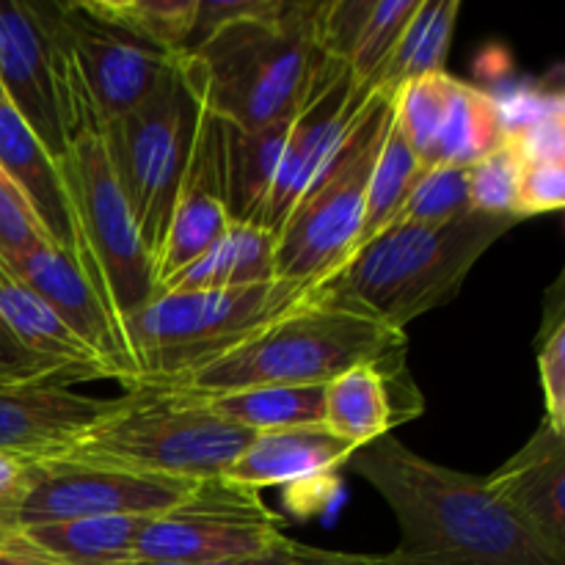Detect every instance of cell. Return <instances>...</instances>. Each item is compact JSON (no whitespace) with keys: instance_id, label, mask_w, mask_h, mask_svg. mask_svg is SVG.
<instances>
[{"instance_id":"1","label":"cell","mask_w":565,"mask_h":565,"mask_svg":"<svg viewBox=\"0 0 565 565\" xmlns=\"http://www.w3.org/2000/svg\"><path fill=\"white\" fill-rule=\"evenodd\" d=\"M401 527L397 555L412 565H565L489 478L441 467L386 434L348 461Z\"/></svg>"},{"instance_id":"2","label":"cell","mask_w":565,"mask_h":565,"mask_svg":"<svg viewBox=\"0 0 565 565\" xmlns=\"http://www.w3.org/2000/svg\"><path fill=\"white\" fill-rule=\"evenodd\" d=\"M406 334L373 315L312 292L226 356L160 386L177 395H221L254 386H320L353 367H401Z\"/></svg>"},{"instance_id":"3","label":"cell","mask_w":565,"mask_h":565,"mask_svg":"<svg viewBox=\"0 0 565 565\" xmlns=\"http://www.w3.org/2000/svg\"><path fill=\"white\" fill-rule=\"evenodd\" d=\"M320 3L285 0L276 14L235 20L180 53L182 72L204 105L237 130H259L296 114L320 61Z\"/></svg>"},{"instance_id":"4","label":"cell","mask_w":565,"mask_h":565,"mask_svg":"<svg viewBox=\"0 0 565 565\" xmlns=\"http://www.w3.org/2000/svg\"><path fill=\"white\" fill-rule=\"evenodd\" d=\"M519 221L469 210L445 224H392L315 292L406 331L412 320L450 303L472 265Z\"/></svg>"},{"instance_id":"5","label":"cell","mask_w":565,"mask_h":565,"mask_svg":"<svg viewBox=\"0 0 565 565\" xmlns=\"http://www.w3.org/2000/svg\"><path fill=\"white\" fill-rule=\"evenodd\" d=\"M312 292L281 279L237 290H160L121 329L132 362L127 390L160 386L226 356Z\"/></svg>"},{"instance_id":"6","label":"cell","mask_w":565,"mask_h":565,"mask_svg":"<svg viewBox=\"0 0 565 565\" xmlns=\"http://www.w3.org/2000/svg\"><path fill=\"white\" fill-rule=\"evenodd\" d=\"M99 125L103 121L94 108L77 110L66 152L55 163L70 199L75 263L97 287L121 334L127 320L158 296V279L152 254L110 166Z\"/></svg>"},{"instance_id":"7","label":"cell","mask_w":565,"mask_h":565,"mask_svg":"<svg viewBox=\"0 0 565 565\" xmlns=\"http://www.w3.org/2000/svg\"><path fill=\"white\" fill-rule=\"evenodd\" d=\"M254 436L204 412L185 395L127 390L116 412L99 419L58 458L202 483L224 478Z\"/></svg>"},{"instance_id":"8","label":"cell","mask_w":565,"mask_h":565,"mask_svg":"<svg viewBox=\"0 0 565 565\" xmlns=\"http://www.w3.org/2000/svg\"><path fill=\"white\" fill-rule=\"evenodd\" d=\"M392 94L375 92L340 160L276 230V279L318 290L351 263L362 230L370 177L392 125Z\"/></svg>"},{"instance_id":"9","label":"cell","mask_w":565,"mask_h":565,"mask_svg":"<svg viewBox=\"0 0 565 565\" xmlns=\"http://www.w3.org/2000/svg\"><path fill=\"white\" fill-rule=\"evenodd\" d=\"M196 121L199 97L177 53L158 88L138 108L99 125L110 166L136 215L152 263L169 230L177 191L196 138Z\"/></svg>"},{"instance_id":"10","label":"cell","mask_w":565,"mask_h":565,"mask_svg":"<svg viewBox=\"0 0 565 565\" xmlns=\"http://www.w3.org/2000/svg\"><path fill=\"white\" fill-rule=\"evenodd\" d=\"M285 519L259 491L232 480H202L171 511L149 519L138 535L136 561L221 563L268 557L287 546Z\"/></svg>"},{"instance_id":"11","label":"cell","mask_w":565,"mask_h":565,"mask_svg":"<svg viewBox=\"0 0 565 565\" xmlns=\"http://www.w3.org/2000/svg\"><path fill=\"white\" fill-rule=\"evenodd\" d=\"M0 86L55 160L70 143L61 3L0 0Z\"/></svg>"},{"instance_id":"12","label":"cell","mask_w":565,"mask_h":565,"mask_svg":"<svg viewBox=\"0 0 565 565\" xmlns=\"http://www.w3.org/2000/svg\"><path fill=\"white\" fill-rule=\"evenodd\" d=\"M373 97L375 88L359 83L351 66L329 55L320 61L312 88L298 108L290 138L281 152L279 171L259 221L263 230L276 235L296 204L329 174Z\"/></svg>"},{"instance_id":"13","label":"cell","mask_w":565,"mask_h":565,"mask_svg":"<svg viewBox=\"0 0 565 565\" xmlns=\"http://www.w3.org/2000/svg\"><path fill=\"white\" fill-rule=\"evenodd\" d=\"M193 486L196 483L188 480L149 478L70 458H47L39 461L36 478L17 508L11 530L94 516H160L180 505Z\"/></svg>"},{"instance_id":"14","label":"cell","mask_w":565,"mask_h":565,"mask_svg":"<svg viewBox=\"0 0 565 565\" xmlns=\"http://www.w3.org/2000/svg\"><path fill=\"white\" fill-rule=\"evenodd\" d=\"M66 47L99 121L138 108L158 88L174 55L108 25L81 3H61Z\"/></svg>"},{"instance_id":"15","label":"cell","mask_w":565,"mask_h":565,"mask_svg":"<svg viewBox=\"0 0 565 565\" xmlns=\"http://www.w3.org/2000/svg\"><path fill=\"white\" fill-rule=\"evenodd\" d=\"M230 226L232 218L226 213L224 174H221V119L199 99L196 138L177 191L163 246L154 259L158 287L202 257L218 237H224Z\"/></svg>"},{"instance_id":"16","label":"cell","mask_w":565,"mask_h":565,"mask_svg":"<svg viewBox=\"0 0 565 565\" xmlns=\"http://www.w3.org/2000/svg\"><path fill=\"white\" fill-rule=\"evenodd\" d=\"M9 268L103 359L116 381L132 379V362L125 351L119 329L105 309L97 287L92 285L72 254L55 243L9 259Z\"/></svg>"},{"instance_id":"17","label":"cell","mask_w":565,"mask_h":565,"mask_svg":"<svg viewBox=\"0 0 565 565\" xmlns=\"http://www.w3.org/2000/svg\"><path fill=\"white\" fill-rule=\"evenodd\" d=\"M116 406L119 397H88L61 384L0 386V452L58 458Z\"/></svg>"},{"instance_id":"18","label":"cell","mask_w":565,"mask_h":565,"mask_svg":"<svg viewBox=\"0 0 565 565\" xmlns=\"http://www.w3.org/2000/svg\"><path fill=\"white\" fill-rule=\"evenodd\" d=\"M489 483L565 557V428L544 419L533 439L489 475Z\"/></svg>"},{"instance_id":"19","label":"cell","mask_w":565,"mask_h":565,"mask_svg":"<svg viewBox=\"0 0 565 565\" xmlns=\"http://www.w3.org/2000/svg\"><path fill=\"white\" fill-rule=\"evenodd\" d=\"M353 452L356 447L331 434L326 425L265 430L248 441L224 478L254 491L276 489V486L292 489V486L334 478L337 469L348 467Z\"/></svg>"},{"instance_id":"20","label":"cell","mask_w":565,"mask_h":565,"mask_svg":"<svg viewBox=\"0 0 565 565\" xmlns=\"http://www.w3.org/2000/svg\"><path fill=\"white\" fill-rule=\"evenodd\" d=\"M154 516H94L0 535V552L50 565H125L136 561L138 535Z\"/></svg>"},{"instance_id":"21","label":"cell","mask_w":565,"mask_h":565,"mask_svg":"<svg viewBox=\"0 0 565 565\" xmlns=\"http://www.w3.org/2000/svg\"><path fill=\"white\" fill-rule=\"evenodd\" d=\"M298 114V110H296ZM296 114L259 130H237L221 121V174L226 213L235 224L259 226L279 171L281 152L290 138Z\"/></svg>"},{"instance_id":"22","label":"cell","mask_w":565,"mask_h":565,"mask_svg":"<svg viewBox=\"0 0 565 565\" xmlns=\"http://www.w3.org/2000/svg\"><path fill=\"white\" fill-rule=\"evenodd\" d=\"M0 166L25 193L55 246L75 257L70 199L58 163L9 103L0 108Z\"/></svg>"},{"instance_id":"23","label":"cell","mask_w":565,"mask_h":565,"mask_svg":"<svg viewBox=\"0 0 565 565\" xmlns=\"http://www.w3.org/2000/svg\"><path fill=\"white\" fill-rule=\"evenodd\" d=\"M0 318L36 356L66 364L86 381L114 379L108 364L9 268L3 257H0Z\"/></svg>"},{"instance_id":"24","label":"cell","mask_w":565,"mask_h":565,"mask_svg":"<svg viewBox=\"0 0 565 565\" xmlns=\"http://www.w3.org/2000/svg\"><path fill=\"white\" fill-rule=\"evenodd\" d=\"M274 232L254 224H235L232 221L224 237L213 243L207 252L191 265L166 279L160 290H237V287L265 285L276 279L274 265Z\"/></svg>"},{"instance_id":"25","label":"cell","mask_w":565,"mask_h":565,"mask_svg":"<svg viewBox=\"0 0 565 565\" xmlns=\"http://www.w3.org/2000/svg\"><path fill=\"white\" fill-rule=\"evenodd\" d=\"M508 138V121L502 103L486 88L452 77L447 92L445 119L430 147L425 166H458L472 169L475 163L502 147Z\"/></svg>"},{"instance_id":"26","label":"cell","mask_w":565,"mask_h":565,"mask_svg":"<svg viewBox=\"0 0 565 565\" xmlns=\"http://www.w3.org/2000/svg\"><path fill=\"white\" fill-rule=\"evenodd\" d=\"M177 395V392H174ZM196 401L204 412L226 419L232 425L265 434V430L307 428L323 425L326 384L320 386H254L221 395H185Z\"/></svg>"},{"instance_id":"27","label":"cell","mask_w":565,"mask_h":565,"mask_svg":"<svg viewBox=\"0 0 565 565\" xmlns=\"http://www.w3.org/2000/svg\"><path fill=\"white\" fill-rule=\"evenodd\" d=\"M401 423L386 390V373L379 367H353L326 384L323 425L351 447L381 439Z\"/></svg>"},{"instance_id":"28","label":"cell","mask_w":565,"mask_h":565,"mask_svg":"<svg viewBox=\"0 0 565 565\" xmlns=\"http://www.w3.org/2000/svg\"><path fill=\"white\" fill-rule=\"evenodd\" d=\"M458 14H461L458 0H419L395 53L373 81L375 92L395 94L406 83L445 72Z\"/></svg>"},{"instance_id":"29","label":"cell","mask_w":565,"mask_h":565,"mask_svg":"<svg viewBox=\"0 0 565 565\" xmlns=\"http://www.w3.org/2000/svg\"><path fill=\"white\" fill-rule=\"evenodd\" d=\"M425 163L419 154L414 152L412 143L395 125V114H392V125L386 130L384 143H381L379 160H375L373 177L367 185V199H364V218L362 230H359L356 246H353V257L367 246L373 237L390 230L401 215L403 204H406L408 193H412L414 182L423 174ZM351 257V259H353Z\"/></svg>"},{"instance_id":"30","label":"cell","mask_w":565,"mask_h":565,"mask_svg":"<svg viewBox=\"0 0 565 565\" xmlns=\"http://www.w3.org/2000/svg\"><path fill=\"white\" fill-rule=\"evenodd\" d=\"M81 6L97 20L174 55L188 50L199 0H99Z\"/></svg>"},{"instance_id":"31","label":"cell","mask_w":565,"mask_h":565,"mask_svg":"<svg viewBox=\"0 0 565 565\" xmlns=\"http://www.w3.org/2000/svg\"><path fill=\"white\" fill-rule=\"evenodd\" d=\"M469 210V169L425 166L395 224H445L461 218Z\"/></svg>"},{"instance_id":"32","label":"cell","mask_w":565,"mask_h":565,"mask_svg":"<svg viewBox=\"0 0 565 565\" xmlns=\"http://www.w3.org/2000/svg\"><path fill=\"white\" fill-rule=\"evenodd\" d=\"M417 6L419 0H373V9L364 20L356 47H353L351 61H348L359 83L373 86V81L395 53L397 42H401Z\"/></svg>"},{"instance_id":"33","label":"cell","mask_w":565,"mask_h":565,"mask_svg":"<svg viewBox=\"0 0 565 565\" xmlns=\"http://www.w3.org/2000/svg\"><path fill=\"white\" fill-rule=\"evenodd\" d=\"M450 81L452 75L439 72V75L406 83V86L392 94V99H395V125L401 127V132L423 163L428 158L430 147H434L441 119H445Z\"/></svg>"},{"instance_id":"34","label":"cell","mask_w":565,"mask_h":565,"mask_svg":"<svg viewBox=\"0 0 565 565\" xmlns=\"http://www.w3.org/2000/svg\"><path fill=\"white\" fill-rule=\"evenodd\" d=\"M524 160L511 138L469 169V202L472 210L491 215H516L522 191Z\"/></svg>"},{"instance_id":"35","label":"cell","mask_w":565,"mask_h":565,"mask_svg":"<svg viewBox=\"0 0 565 565\" xmlns=\"http://www.w3.org/2000/svg\"><path fill=\"white\" fill-rule=\"evenodd\" d=\"M508 138L524 163L550 160L565 169V92L541 99L524 116L508 119Z\"/></svg>"},{"instance_id":"36","label":"cell","mask_w":565,"mask_h":565,"mask_svg":"<svg viewBox=\"0 0 565 565\" xmlns=\"http://www.w3.org/2000/svg\"><path fill=\"white\" fill-rule=\"evenodd\" d=\"M53 243L36 210L31 207L25 193L20 191L9 171L0 166V257L9 259Z\"/></svg>"},{"instance_id":"37","label":"cell","mask_w":565,"mask_h":565,"mask_svg":"<svg viewBox=\"0 0 565 565\" xmlns=\"http://www.w3.org/2000/svg\"><path fill=\"white\" fill-rule=\"evenodd\" d=\"M72 381H86L77 370L53 359L36 356L28 351L14 331L0 318V386H36V384H72Z\"/></svg>"},{"instance_id":"38","label":"cell","mask_w":565,"mask_h":565,"mask_svg":"<svg viewBox=\"0 0 565 565\" xmlns=\"http://www.w3.org/2000/svg\"><path fill=\"white\" fill-rule=\"evenodd\" d=\"M539 370L546 397V419L555 423L565 408V315L544 334Z\"/></svg>"},{"instance_id":"39","label":"cell","mask_w":565,"mask_h":565,"mask_svg":"<svg viewBox=\"0 0 565 565\" xmlns=\"http://www.w3.org/2000/svg\"><path fill=\"white\" fill-rule=\"evenodd\" d=\"M39 472L36 458H22L0 452V535L9 533L17 508L25 500L28 489Z\"/></svg>"},{"instance_id":"40","label":"cell","mask_w":565,"mask_h":565,"mask_svg":"<svg viewBox=\"0 0 565 565\" xmlns=\"http://www.w3.org/2000/svg\"><path fill=\"white\" fill-rule=\"evenodd\" d=\"M298 565H412L397 552L390 555H351V552H329L318 546H303L296 541Z\"/></svg>"},{"instance_id":"41","label":"cell","mask_w":565,"mask_h":565,"mask_svg":"<svg viewBox=\"0 0 565 565\" xmlns=\"http://www.w3.org/2000/svg\"><path fill=\"white\" fill-rule=\"evenodd\" d=\"M125 565H298L296 561V541H287L285 550L274 552L268 557H254V561H221V563H149V561H132Z\"/></svg>"},{"instance_id":"42","label":"cell","mask_w":565,"mask_h":565,"mask_svg":"<svg viewBox=\"0 0 565 565\" xmlns=\"http://www.w3.org/2000/svg\"><path fill=\"white\" fill-rule=\"evenodd\" d=\"M565 315V270L561 279L555 281V287H552L550 292V301H546V318H544V334L552 329V326L557 323Z\"/></svg>"},{"instance_id":"43","label":"cell","mask_w":565,"mask_h":565,"mask_svg":"<svg viewBox=\"0 0 565 565\" xmlns=\"http://www.w3.org/2000/svg\"><path fill=\"white\" fill-rule=\"evenodd\" d=\"M6 565H50V563H39V561H20V557H6Z\"/></svg>"},{"instance_id":"44","label":"cell","mask_w":565,"mask_h":565,"mask_svg":"<svg viewBox=\"0 0 565 565\" xmlns=\"http://www.w3.org/2000/svg\"><path fill=\"white\" fill-rule=\"evenodd\" d=\"M6 103H9V99H6V92H3V86H0V108H3Z\"/></svg>"},{"instance_id":"45","label":"cell","mask_w":565,"mask_h":565,"mask_svg":"<svg viewBox=\"0 0 565 565\" xmlns=\"http://www.w3.org/2000/svg\"><path fill=\"white\" fill-rule=\"evenodd\" d=\"M555 425H561V428H565V408H563V414H561V417L555 419Z\"/></svg>"},{"instance_id":"46","label":"cell","mask_w":565,"mask_h":565,"mask_svg":"<svg viewBox=\"0 0 565 565\" xmlns=\"http://www.w3.org/2000/svg\"><path fill=\"white\" fill-rule=\"evenodd\" d=\"M6 563H9V561H6V555H3V552H0V565H6Z\"/></svg>"}]
</instances>
